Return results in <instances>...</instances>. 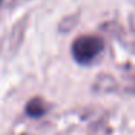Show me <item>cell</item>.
Segmentation results:
<instances>
[{"mask_svg":"<svg viewBox=\"0 0 135 135\" xmlns=\"http://www.w3.org/2000/svg\"><path fill=\"white\" fill-rule=\"evenodd\" d=\"M103 50V41L99 36H80L73 44V57L80 64H87L94 60Z\"/></svg>","mask_w":135,"mask_h":135,"instance_id":"6da1fadb","label":"cell"},{"mask_svg":"<svg viewBox=\"0 0 135 135\" xmlns=\"http://www.w3.org/2000/svg\"><path fill=\"white\" fill-rule=\"evenodd\" d=\"M0 2H2V0H0Z\"/></svg>","mask_w":135,"mask_h":135,"instance_id":"3957f363","label":"cell"},{"mask_svg":"<svg viewBox=\"0 0 135 135\" xmlns=\"http://www.w3.org/2000/svg\"><path fill=\"white\" fill-rule=\"evenodd\" d=\"M26 112L29 116H41L45 113V105L41 99H32L26 106Z\"/></svg>","mask_w":135,"mask_h":135,"instance_id":"7a4b0ae2","label":"cell"}]
</instances>
